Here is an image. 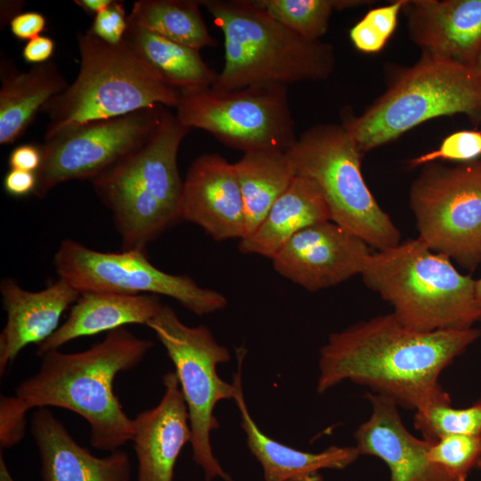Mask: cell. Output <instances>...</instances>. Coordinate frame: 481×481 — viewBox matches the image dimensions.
<instances>
[{
    "mask_svg": "<svg viewBox=\"0 0 481 481\" xmlns=\"http://www.w3.org/2000/svg\"><path fill=\"white\" fill-rule=\"evenodd\" d=\"M480 334L475 328L418 331L393 313L359 322L331 333L320 349L316 390L349 380L415 412L452 402L439 376Z\"/></svg>",
    "mask_w": 481,
    "mask_h": 481,
    "instance_id": "obj_1",
    "label": "cell"
},
{
    "mask_svg": "<svg viewBox=\"0 0 481 481\" xmlns=\"http://www.w3.org/2000/svg\"><path fill=\"white\" fill-rule=\"evenodd\" d=\"M153 346L121 327L86 350L48 352L38 371L17 385L14 396L27 412L54 406L78 414L90 427L93 447L117 451L132 441L134 420L114 393V379L139 365Z\"/></svg>",
    "mask_w": 481,
    "mask_h": 481,
    "instance_id": "obj_2",
    "label": "cell"
},
{
    "mask_svg": "<svg viewBox=\"0 0 481 481\" xmlns=\"http://www.w3.org/2000/svg\"><path fill=\"white\" fill-rule=\"evenodd\" d=\"M224 36V64L212 86L234 90L328 78L333 46L307 39L272 18L255 0H201Z\"/></svg>",
    "mask_w": 481,
    "mask_h": 481,
    "instance_id": "obj_3",
    "label": "cell"
},
{
    "mask_svg": "<svg viewBox=\"0 0 481 481\" xmlns=\"http://www.w3.org/2000/svg\"><path fill=\"white\" fill-rule=\"evenodd\" d=\"M189 130L166 110L145 142L90 182L112 214L122 250L146 251L181 220L183 180L177 155Z\"/></svg>",
    "mask_w": 481,
    "mask_h": 481,
    "instance_id": "obj_4",
    "label": "cell"
},
{
    "mask_svg": "<svg viewBox=\"0 0 481 481\" xmlns=\"http://www.w3.org/2000/svg\"><path fill=\"white\" fill-rule=\"evenodd\" d=\"M361 276L414 330H464L481 320L476 281L419 237L372 253Z\"/></svg>",
    "mask_w": 481,
    "mask_h": 481,
    "instance_id": "obj_5",
    "label": "cell"
},
{
    "mask_svg": "<svg viewBox=\"0 0 481 481\" xmlns=\"http://www.w3.org/2000/svg\"><path fill=\"white\" fill-rule=\"evenodd\" d=\"M80 68L72 84L42 111L44 139L72 126L156 106L175 108L179 91L167 84L123 40L109 44L89 29L77 34Z\"/></svg>",
    "mask_w": 481,
    "mask_h": 481,
    "instance_id": "obj_6",
    "label": "cell"
},
{
    "mask_svg": "<svg viewBox=\"0 0 481 481\" xmlns=\"http://www.w3.org/2000/svg\"><path fill=\"white\" fill-rule=\"evenodd\" d=\"M464 114L481 123V74L473 67L422 54L362 115L343 126L362 154L432 118Z\"/></svg>",
    "mask_w": 481,
    "mask_h": 481,
    "instance_id": "obj_7",
    "label": "cell"
},
{
    "mask_svg": "<svg viewBox=\"0 0 481 481\" xmlns=\"http://www.w3.org/2000/svg\"><path fill=\"white\" fill-rule=\"evenodd\" d=\"M286 153L295 175L310 179L321 191L330 221L377 250L400 243L398 228L363 179V154L343 125L314 126L297 138Z\"/></svg>",
    "mask_w": 481,
    "mask_h": 481,
    "instance_id": "obj_8",
    "label": "cell"
},
{
    "mask_svg": "<svg viewBox=\"0 0 481 481\" xmlns=\"http://www.w3.org/2000/svg\"><path fill=\"white\" fill-rule=\"evenodd\" d=\"M146 326L155 332L175 365L188 409L194 462L203 469L207 481L215 477L233 481L216 458L210 441L211 432L219 428L215 406L222 400L234 399L236 392L235 382L224 381L216 371L218 364L230 360L228 348L216 342L207 326L185 325L167 305Z\"/></svg>",
    "mask_w": 481,
    "mask_h": 481,
    "instance_id": "obj_9",
    "label": "cell"
},
{
    "mask_svg": "<svg viewBox=\"0 0 481 481\" xmlns=\"http://www.w3.org/2000/svg\"><path fill=\"white\" fill-rule=\"evenodd\" d=\"M175 110L176 118L187 128L204 130L225 146L244 153L287 151L297 140L287 86L179 91Z\"/></svg>",
    "mask_w": 481,
    "mask_h": 481,
    "instance_id": "obj_10",
    "label": "cell"
},
{
    "mask_svg": "<svg viewBox=\"0 0 481 481\" xmlns=\"http://www.w3.org/2000/svg\"><path fill=\"white\" fill-rule=\"evenodd\" d=\"M409 199L419 238L474 271L481 262V159L452 167L427 164Z\"/></svg>",
    "mask_w": 481,
    "mask_h": 481,
    "instance_id": "obj_11",
    "label": "cell"
},
{
    "mask_svg": "<svg viewBox=\"0 0 481 481\" xmlns=\"http://www.w3.org/2000/svg\"><path fill=\"white\" fill-rule=\"evenodd\" d=\"M53 262L59 278L80 294L166 296L197 315L215 313L227 305L223 294L199 286L189 276L161 271L150 262L146 251L102 252L66 239L54 253Z\"/></svg>",
    "mask_w": 481,
    "mask_h": 481,
    "instance_id": "obj_12",
    "label": "cell"
},
{
    "mask_svg": "<svg viewBox=\"0 0 481 481\" xmlns=\"http://www.w3.org/2000/svg\"><path fill=\"white\" fill-rule=\"evenodd\" d=\"M167 107L159 105L66 128L39 144L42 163L34 195L45 198L71 180L91 182L145 142Z\"/></svg>",
    "mask_w": 481,
    "mask_h": 481,
    "instance_id": "obj_13",
    "label": "cell"
},
{
    "mask_svg": "<svg viewBox=\"0 0 481 481\" xmlns=\"http://www.w3.org/2000/svg\"><path fill=\"white\" fill-rule=\"evenodd\" d=\"M369 247L330 220L298 232L271 259L280 275L314 292L361 275L372 254Z\"/></svg>",
    "mask_w": 481,
    "mask_h": 481,
    "instance_id": "obj_14",
    "label": "cell"
},
{
    "mask_svg": "<svg viewBox=\"0 0 481 481\" xmlns=\"http://www.w3.org/2000/svg\"><path fill=\"white\" fill-rule=\"evenodd\" d=\"M181 220L199 225L215 240L247 236L233 163L217 153L201 154L192 162L183 181Z\"/></svg>",
    "mask_w": 481,
    "mask_h": 481,
    "instance_id": "obj_15",
    "label": "cell"
},
{
    "mask_svg": "<svg viewBox=\"0 0 481 481\" xmlns=\"http://www.w3.org/2000/svg\"><path fill=\"white\" fill-rule=\"evenodd\" d=\"M369 419L354 437L360 455L375 456L389 469V481H460L428 460L431 442L413 436L404 425L397 404L386 396L368 392Z\"/></svg>",
    "mask_w": 481,
    "mask_h": 481,
    "instance_id": "obj_16",
    "label": "cell"
},
{
    "mask_svg": "<svg viewBox=\"0 0 481 481\" xmlns=\"http://www.w3.org/2000/svg\"><path fill=\"white\" fill-rule=\"evenodd\" d=\"M403 10L423 54L474 65L481 48V0H406Z\"/></svg>",
    "mask_w": 481,
    "mask_h": 481,
    "instance_id": "obj_17",
    "label": "cell"
},
{
    "mask_svg": "<svg viewBox=\"0 0 481 481\" xmlns=\"http://www.w3.org/2000/svg\"><path fill=\"white\" fill-rule=\"evenodd\" d=\"M162 380L165 393L158 405L133 419L137 481H173L178 455L192 439L188 409L175 372L167 371Z\"/></svg>",
    "mask_w": 481,
    "mask_h": 481,
    "instance_id": "obj_18",
    "label": "cell"
},
{
    "mask_svg": "<svg viewBox=\"0 0 481 481\" xmlns=\"http://www.w3.org/2000/svg\"><path fill=\"white\" fill-rule=\"evenodd\" d=\"M0 292L7 316L0 333L3 376L25 346H37L59 328L61 314L80 293L61 278L42 290L29 291L9 277L1 281Z\"/></svg>",
    "mask_w": 481,
    "mask_h": 481,
    "instance_id": "obj_19",
    "label": "cell"
},
{
    "mask_svg": "<svg viewBox=\"0 0 481 481\" xmlns=\"http://www.w3.org/2000/svg\"><path fill=\"white\" fill-rule=\"evenodd\" d=\"M30 432L39 453L42 481H129L131 463L123 450L94 456L79 445L46 407L31 416Z\"/></svg>",
    "mask_w": 481,
    "mask_h": 481,
    "instance_id": "obj_20",
    "label": "cell"
},
{
    "mask_svg": "<svg viewBox=\"0 0 481 481\" xmlns=\"http://www.w3.org/2000/svg\"><path fill=\"white\" fill-rule=\"evenodd\" d=\"M242 349L237 350L234 401L240 413L246 444L260 463L265 481H322L320 470L343 469L360 456L355 446L332 445L320 452H303L272 439L256 424L244 399L241 385Z\"/></svg>",
    "mask_w": 481,
    "mask_h": 481,
    "instance_id": "obj_21",
    "label": "cell"
},
{
    "mask_svg": "<svg viewBox=\"0 0 481 481\" xmlns=\"http://www.w3.org/2000/svg\"><path fill=\"white\" fill-rule=\"evenodd\" d=\"M162 306L159 296L152 294L82 293L67 320L37 346V355L42 357L75 338L109 332L126 324L147 325Z\"/></svg>",
    "mask_w": 481,
    "mask_h": 481,
    "instance_id": "obj_22",
    "label": "cell"
},
{
    "mask_svg": "<svg viewBox=\"0 0 481 481\" xmlns=\"http://www.w3.org/2000/svg\"><path fill=\"white\" fill-rule=\"evenodd\" d=\"M0 77L1 144L14 143L44 106L69 86L51 61L20 71L4 58L1 60Z\"/></svg>",
    "mask_w": 481,
    "mask_h": 481,
    "instance_id": "obj_23",
    "label": "cell"
},
{
    "mask_svg": "<svg viewBox=\"0 0 481 481\" xmlns=\"http://www.w3.org/2000/svg\"><path fill=\"white\" fill-rule=\"evenodd\" d=\"M330 220L329 208L316 184L296 175L256 231L240 240L239 249L272 258L298 232Z\"/></svg>",
    "mask_w": 481,
    "mask_h": 481,
    "instance_id": "obj_24",
    "label": "cell"
},
{
    "mask_svg": "<svg viewBox=\"0 0 481 481\" xmlns=\"http://www.w3.org/2000/svg\"><path fill=\"white\" fill-rule=\"evenodd\" d=\"M123 40L167 84L178 91L212 86L218 73L200 51L153 33L128 19Z\"/></svg>",
    "mask_w": 481,
    "mask_h": 481,
    "instance_id": "obj_25",
    "label": "cell"
},
{
    "mask_svg": "<svg viewBox=\"0 0 481 481\" xmlns=\"http://www.w3.org/2000/svg\"><path fill=\"white\" fill-rule=\"evenodd\" d=\"M233 164L240 187L249 236L263 222L296 175L286 151L279 150L245 152Z\"/></svg>",
    "mask_w": 481,
    "mask_h": 481,
    "instance_id": "obj_26",
    "label": "cell"
},
{
    "mask_svg": "<svg viewBox=\"0 0 481 481\" xmlns=\"http://www.w3.org/2000/svg\"><path fill=\"white\" fill-rule=\"evenodd\" d=\"M200 6L196 0H139L135 2L128 19L153 33L200 51L216 45Z\"/></svg>",
    "mask_w": 481,
    "mask_h": 481,
    "instance_id": "obj_27",
    "label": "cell"
},
{
    "mask_svg": "<svg viewBox=\"0 0 481 481\" xmlns=\"http://www.w3.org/2000/svg\"><path fill=\"white\" fill-rule=\"evenodd\" d=\"M272 18L310 40L327 32L334 10L362 5L356 0H255Z\"/></svg>",
    "mask_w": 481,
    "mask_h": 481,
    "instance_id": "obj_28",
    "label": "cell"
},
{
    "mask_svg": "<svg viewBox=\"0 0 481 481\" xmlns=\"http://www.w3.org/2000/svg\"><path fill=\"white\" fill-rule=\"evenodd\" d=\"M413 426L428 442L455 435L480 436L481 399L460 409L452 407V402L432 404L415 412Z\"/></svg>",
    "mask_w": 481,
    "mask_h": 481,
    "instance_id": "obj_29",
    "label": "cell"
},
{
    "mask_svg": "<svg viewBox=\"0 0 481 481\" xmlns=\"http://www.w3.org/2000/svg\"><path fill=\"white\" fill-rule=\"evenodd\" d=\"M428 460L460 481L481 469V435H455L431 442Z\"/></svg>",
    "mask_w": 481,
    "mask_h": 481,
    "instance_id": "obj_30",
    "label": "cell"
},
{
    "mask_svg": "<svg viewBox=\"0 0 481 481\" xmlns=\"http://www.w3.org/2000/svg\"><path fill=\"white\" fill-rule=\"evenodd\" d=\"M481 156V131L461 130L446 136L440 146L410 159L411 167L427 165L436 159L469 162Z\"/></svg>",
    "mask_w": 481,
    "mask_h": 481,
    "instance_id": "obj_31",
    "label": "cell"
},
{
    "mask_svg": "<svg viewBox=\"0 0 481 481\" xmlns=\"http://www.w3.org/2000/svg\"><path fill=\"white\" fill-rule=\"evenodd\" d=\"M26 413L15 396L1 395L0 399V445L10 449L24 436Z\"/></svg>",
    "mask_w": 481,
    "mask_h": 481,
    "instance_id": "obj_32",
    "label": "cell"
},
{
    "mask_svg": "<svg viewBox=\"0 0 481 481\" xmlns=\"http://www.w3.org/2000/svg\"><path fill=\"white\" fill-rule=\"evenodd\" d=\"M120 2L115 1L110 6L94 16L89 30L100 39L113 45L123 41L127 29L128 20Z\"/></svg>",
    "mask_w": 481,
    "mask_h": 481,
    "instance_id": "obj_33",
    "label": "cell"
},
{
    "mask_svg": "<svg viewBox=\"0 0 481 481\" xmlns=\"http://www.w3.org/2000/svg\"><path fill=\"white\" fill-rule=\"evenodd\" d=\"M405 2L406 0H397L390 4L371 9L363 19L388 40L396 28L398 14Z\"/></svg>",
    "mask_w": 481,
    "mask_h": 481,
    "instance_id": "obj_34",
    "label": "cell"
},
{
    "mask_svg": "<svg viewBox=\"0 0 481 481\" xmlns=\"http://www.w3.org/2000/svg\"><path fill=\"white\" fill-rule=\"evenodd\" d=\"M349 37L355 47L365 53H379L387 41L363 19L352 27Z\"/></svg>",
    "mask_w": 481,
    "mask_h": 481,
    "instance_id": "obj_35",
    "label": "cell"
},
{
    "mask_svg": "<svg viewBox=\"0 0 481 481\" xmlns=\"http://www.w3.org/2000/svg\"><path fill=\"white\" fill-rule=\"evenodd\" d=\"M46 26L44 15L37 12H26L17 14L11 21L10 28L13 36L21 40H31L43 32Z\"/></svg>",
    "mask_w": 481,
    "mask_h": 481,
    "instance_id": "obj_36",
    "label": "cell"
},
{
    "mask_svg": "<svg viewBox=\"0 0 481 481\" xmlns=\"http://www.w3.org/2000/svg\"><path fill=\"white\" fill-rule=\"evenodd\" d=\"M10 169L37 172L42 163L40 145L21 144L14 148L9 156Z\"/></svg>",
    "mask_w": 481,
    "mask_h": 481,
    "instance_id": "obj_37",
    "label": "cell"
},
{
    "mask_svg": "<svg viewBox=\"0 0 481 481\" xmlns=\"http://www.w3.org/2000/svg\"><path fill=\"white\" fill-rule=\"evenodd\" d=\"M36 187L35 172L10 169L4 178V189L12 197H24L34 193Z\"/></svg>",
    "mask_w": 481,
    "mask_h": 481,
    "instance_id": "obj_38",
    "label": "cell"
},
{
    "mask_svg": "<svg viewBox=\"0 0 481 481\" xmlns=\"http://www.w3.org/2000/svg\"><path fill=\"white\" fill-rule=\"evenodd\" d=\"M54 51L52 38L38 36L27 42L22 49V57L27 62L42 64L49 61Z\"/></svg>",
    "mask_w": 481,
    "mask_h": 481,
    "instance_id": "obj_39",
    "label": "cell"
},
{
    "mask_svg": "<svg viewBox=\"0 0 481 481\" xmlns=\"http://www.w3.org/2000/svg\"><path fill=\"white\" fill-rule=\"evenodd\" d=\"M77 5L94 16L110 6L114 0H75Z\"/></svg>",
    "mask_w": 481,
    "mask_h": 481,
    "instance_id": "obj_40",
    "label": "cell"
},
{
    "mask_svg": "<svg viewBox=\"0 0 481 481\" xmlns=\"http://www.w3.org/2000/svg\"><path fill=\"white\" fill-rule=\"evenodd\" d=\"M7 8L4 6V9L1 8V23L4 20V23H5V20L7 18H11V20L19 13H16V12L20 11L19 5H22V2L15 1V2H4Z\"/></svg>",
    "mask_w": 481,
    "mask_h": 481,
    "instance_id": "obj_41",
    "label": "cell"
},
{
    "mask_svg": "<svg viewBox=\"0 0 481 481\" xmlns=\"http://www.w3.org/2000/svg\"><path fill=\"white\" fill-rule=\"evenodd\" d=\"M0 481H14L8 470L2 452H0Z\"/></svg>",
    "mask_w": 481,
    "mask_h": 481,
    "instance_id": "obj_42",
    "label": "cell"
},
{
    "mask_svg": "<svg viewBox=\"0 0 481 481\" xmlns=\"http://www.w3.org/2000/svg\"><path fill=\"white\" fill-rule=\"evenodd\" d=\"M476 298L479 305L481 306V278L476 280L475 283Z\"/></svg>",
    "mask_w": 481,
    "mask_h": 481,
    "instance_id": "obj_43",
    "label": "cell"
},
{
    "mask_svg": "<svg viewBox=\"0 0 481 481\" xmlns=\"http://www.w3.org/2000/svg\"><path fill=\"white\" fill-rule=\"evenodd\" d=\"M473 67L481 74V48L477 55Z\"/></svg>",
    "mask_w": 481,
    "mask_h": 481,
    "instance_id": "obj_44",
    "label": "cell"
}]
</instances>
